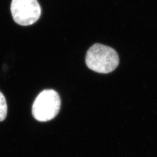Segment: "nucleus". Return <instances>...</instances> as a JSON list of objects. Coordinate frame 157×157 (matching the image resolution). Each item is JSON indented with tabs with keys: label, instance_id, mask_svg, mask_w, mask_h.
Instances as JSON below:
<instances>
[{
	"label": "nucleus",
	"instance_id": "7ed1b4c3",
	"mask_svg": "<svg viewBox=\"0 0 157 157\" xmlns=\"http://www.w3.org/2000/svg\"><path fill=\"white\" fill-rule=\"evenodd\" d=\"M11 11L14 21L21 26L33 25L41 13L37 0H12Z\"/></svg>",
	"mask_w": 157,
	"mask_h": 157
},
{
	"label": "nucleus",
	"instance_id": "f03ea898",
	"mask_svg": "<svg viewBox=\"0 0 157 157\" xmlns=\"http://www.w3.org/2000/svg\"><path fill=\"white\" fill-rule=\"evenodd\" d=\"M60 97L56 91L48 89L42 91L34 101L32 114L39 122H47L58 114L61 108Z\"/></svg>",
	"mask_w": 157,
	"mask_h": 157
},
{
	"label": "nucleus",
	"instance_id": "f257e3e1",
	"mask_svg": "<svg viewBox=\"0 0 157 157\" xmlns=\"http://www.w3.org/2000/svg\"><path fill=\"white\" fill-rule=\"evenodd\" d=\"M87 67L95 72H112L119 63V58L116 51L101 44H95L87 51L86 56Z\"/></svg>",
	"mask_w": 157,
	"mask_h": 157
},
{
	"label": "nucleus",
	"instance_id": "20e7f679",
	"mask_svg": "<svg viewBox=\"0 0 157 157\" xmlns=\"http://www.w3.org/2000/svg\"><path fill=\"white\" fill-rule=\"evenodd\" d=\"M7 115V104L6 98L0 91V122L3 121Z\"/></svg>",
	"mask_w": 157,
	"mask_h": 157
}]
</instances>
